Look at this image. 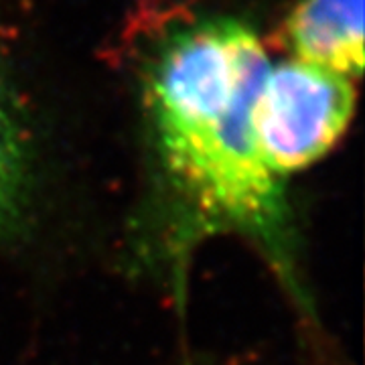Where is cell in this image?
<instances>
[{
	"instance_id": "obj_1",
	"label": "cell",
	"mask_w": 365,
	"mask_h": 365,
	"mask_svg": "<svg viewBox=\"0 0 365 365\" xmlns=\"http://www.w3.org/2000/svg\"><path fill=\"white\" fill-rule=\"evenodd\" d=\"M270 57L242 21L211 19L173 33L146 78L158 155L199 234L235 232L288 268L284 181L264 163L252 106Z\"/></svg>"
},
{
	"instance_id": "obj_2",
	"label": "cell",
	"mask_w": 365,
	"mask_h": 365,
	"mask_svg": "<svg viewBox=\"0 0 365 365\" xmlns=\"http://www.w3.org/2000/svg\"><path fill=\"white\" fill-rule=\"evenodd\" d=\"M353 110V79L294 57L270 63L252 106V128L264 163L282 181L311 167L345 134Z\"/></svg>"
},
{
	"instance_id": "obj_3",
	"label": "cell",
	"mask_w": 365,
	"mask_h": 365,
	"mask_svg": "<svg viewBox=\"0 0 365 365\" xmlns=\"http://www.w3.org/2000/svg\"><path fill=\"white\" fill-rule=\"evenodd\" d=\"M365 0H300L284 23L294 59L357 79L364 69Z\"/></svg>"
},
{
	"instance_id": "obj_4",
	"label": "cell",
	"mask_w": 365,
	"mask_h": 365,
	"mask_svg": "<svg viewBox=\"0 0 365 365\" xmlns=\"http://www.w3.org/2000/svg\"><path fill=\"white\" fill-rule=\"evenodd\" d=\"M35 199V163L23 116L0 73V242L25 232Z\"/></svg>"
}]
</instances>
